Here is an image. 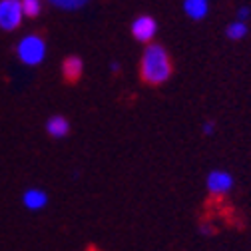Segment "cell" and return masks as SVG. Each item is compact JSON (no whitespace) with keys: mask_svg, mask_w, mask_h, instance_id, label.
<instances>
[{"mask_svg":"<svg viewBox=\"0 0 251 251\" xmlns=\"http://www.w3.org/2000/svg\"><path fill=\"white\" fill-rule=\"evenodd\" d=\"M172 76V62L164 46L150 44L142 56V78L148 84H164Z\"/></svg>","mask_w":251,"mask_h":251,"instance_id":"1","label":"cell"},{"mask_svg":"<svg viewBox=\"0 0 251 251\" xmlns=\"http://www.w3.org/2000/svg\"><path fill=\"white\" fill-rule=\"evenodd\" d=\"M16 56L26 66H38L46 58V40L38 34H26L16 44Z\"/></svg>","mask_w":251,"mask_h":251,"instance_id":"2","label":"cell"},{"mask_svg":"<svg viewBox=\"0 0 251 251\" xmlns=\"http://www.w3.org/2000/svg\"><path fill=\"white\" fill-rule=\"evenodd\" d=\"M24 10L20 0H0V30L14 32L24 20Z\"/></svg>","mask_w":251,"mask_h":251,"instance_id":"3","label":"cell"},{"mask_svg":"<svg viewBox=\"0 0 251 251\" xmlns=\"http://www.w3.org/2000/svg\"><path fill=\"white\" fill-rule=\"evenodd\" d=\"M205 187H207L209 196L224 198L233 190V177L226 170H213V172H209V176L205 179Z\"/></svg>","mask_w":251,"mask_h":251,"instance_id":"4","label":"cell"},{"mask_svg":"<svg viewBox=\"0 0 251 251\" xmlns=\"http://www.w3.org/2000/svg\"><path fill=\"white\" fill-rule=\"evenodd\" d=\"M155 30H158V24L151 16H138L132 24V34L140 42H150L155 36Z\"/></svg>","mask_w":251,"mask_h":251,"instance_id":"5","label":"cell"},{"mask_svg":"<svg viewBox=\"0 0 251 251\" xmlns=\"http://www.w3.org/2000/svg\"><path fill=\"white\" fill-rule=\"evenodd\" d=\"M22 205L28 211H42L48 205V194L40 187H28L22 194Z\"/></svg>","mask_w":251,"mask_h":251,"instance_id":"6","label":"cell"},{"mask_svg":"<svg viewBox=\"0 0 251 251\" xmlns=\"http://www.w3.org/2000/svg\"><path fill=\"white\" fill-rule=\"evenodd\" d=\"M46 132H48L52 138H56V140L66 138L68 132H70V122H68L64 116H52V118H48V122H46Z\"/></svg>","mask_w":251,"mask_h":251,"instance_id":"7","label":"cell"},{"mask_svg":"<svg viewBox=\"0 0 251 251\" xmlns=\"http://www.w3.org/2000/svg\"><path fill=\"white\" fill-rule=\"evenodd\" d=\"M82 70H84V62L78 56H68L64 62H62V74H64V78L70 82H76L82 76Z\"/></svg>","mask_w":251,"mask_h":251,"instance_id":"8","label":"cell"},{"mask_svg":"<svg viewBox=\"0 0 251 251\" xmlns=\"http://www.w3.org/2000/svg\"><path fill=\"white\" fill-rule=\"evenodd\" d=\"M183 10L190 18L201 20L209 12V0H183Z\"/></svg>","mask_w":251,"mask_h":251,"instance_id":"9","label":"cell"},{"mask_svg":"<svg viewBox=\"0 0 251 251\" xmlns=\"http://www.w3.org/2000/svg\"><path fill=\"white\" fill-rule=\"evenodd\" d=\"M48 2L60 10H80L90 2V0H48Z\"/></svg>","mask_w":251,"mask_h":251,"instance_id":"10","label":"cell"},{"mask_svg":"<svg viewBox=\"0 0 251 251\" xmlns=\"http://www.w3.org/2000/svg\"><path fill=\"white\" fill-rule=\"evenodd\" d=\"M20 2H22L24 16L28 18H36L42 12V0H20Z\"/></svg>","mask_w":251,"mask_h":251,"instance_id":"11","label":"cell"},{"mask_svg":"<svg viewBox=\"0 0 251 251\" xmlns=\"http://www.w3.org/2000/svg\"><path fill=\"white\" fill-rule=\"evenodd\" d=\"M245 34H247V24H245V22L235 20V22H231V24L227 26V36H229L231 40H241Z\"/></svg>","mask_w":251,"mask_h":251,"instance_id":"12","label":"cell"},{"mask_svg":"<svg viewBox=\"0 0 251 251\" xmlns=\"http://www.w3.org/2000/svg\"><path fill=\"white\" fill-rule=\"evenodd\" d=\"M249 16H251V10H249V8H245V6H243V8H239V10H237V20H239V22H245Z\"/></svg>","mask_w":251,"mask_h":251,"instance_id":"13","label":"cell"},{"mask_svg":"<svg viewBox=\"0 0 251 251\" xmlns=\"http://www.w3.org/2000/svg\"><path fill=\"white\" fill-rule=\"evenodd\" d=\"M200 233H201V235H211V233H213L211 224H207V222H205V224H201V226H200Z\"/></svg>","mask_w":251,"mask_h":251,"instance_id":"14","label":"cell"},{"mask_svg":"<svg viewBox=\"0 0 251 251\" xmlns=\"http://www.w3.org/2000/svg\"><path fill=\"white\" fill-rule=\"evenodd\" d=\"M201 132H203L205 136H211V134H213V124H211V122H205V124L201 126Z\"/></svg>","mask_w":251,"mask_h":251,"instance_id":"15","label":"cell"},{"mask_svg":"<svg viewBox=\"0 0 251 251\" xmlns=\"http://www.w3.org/2000/svg\"><path fill=\"white\" fill-rule=\"evenodd\" d=\"M110 68H112V72H118V70H120V64H118V62H112Z\"/></svg>","mask_w":251,"mask_h":251,"instance_id":"16","label":"cell"}]
</instances>
